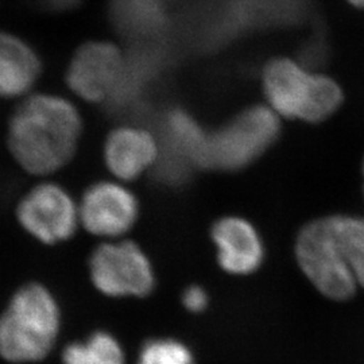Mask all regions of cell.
<instances>
[{
    "mask_svg": "<svg viewBox=\"0 0 364 364\" xmlns=\"http://www.w3.org/2000/svg\"><path fill=\"white\" fill-rule=\"evenodd\" d=\"M112 21L127 34H149L164 22L159 0H111Z\"/></svg>",
    "mask_w": 364,
    "mask_h": 364,
    "instance_id": "4fadbf2b",
    "label": "cell"
},
{
    "mask_svg": "<svg viewBox=\"0 0 364 364\" xmlns=\"http://www.w3.org/2000/svg\"><path fill=\"white\" fill-rule=\"evenodd\" d=\"M221 267L228 273L246 275L263 262V243L255 227L236 216L224 218L212 228Z\"/></svg>",
    "mask_w": 364,
    "mask_h": 364,
    "instance_id": "30bf717a",
    "label": "cell"
},
{
    "mask_svg": "<svg viewBox=\"0 0 364 364\" xmlns=\"http://www.w3.org/2000/svg\"><path fill=\"white\" fill-rule=\"evenodd\" d=\"M42 63L37 52L14 34L0 31V96L19 97L37 82Z\"/></svg>",
    "mask_w": 364,
    "mask_h": 364,
    "instance_id": "7c38bea8",
    "label": "cell"
},
{
    "mask_svg": "<svg viewBox=\"0 0 364 364\" xmlns=\"http://www.w3.org/2000/svg\"><path fill=\"white\" fill-rule=\"evenodd\" d=\"M126 63L111 42L92 41L81 45L66 70L69 88L90 103L108 102L124 77Z\"/></svg>",
    "mask_w": 364,
    "mask_h": 364,
    "instance_id": "ba28073f",
    "label": "cell"
},
{
    "mask_svg": "<svg viewBox=\"0 0 364 364\" xmlns=\"http://www.w3.org/2000/svg\"><path fill=\"white\" fill-rule=\"evenodd\" d=\"M139 364H193V356L180 341L156 338L144 344Z\"/></svg>",
    "mask_w": 364,
    "mask_h": 364,
    "instance_id": "2e32d148",
    "label": "cell"
},
{
    "mask_svg": "<svg viewBox=\"0 0 364 364\" xmlns=\"http://www.w3.org/2000/svg\"><path fill=\"white\" fill-rule=\"evenodd\" d=\"M82 227L96 236L115 239L126 234L138 218V201L117 182H97L85 192L78 207Z\"/></svg>",
    "mask_w": 364,
    "mask_h": 364,
    "instance_id": "9c48e42d",
    "label": "cell"
},
{
    "mask_svg": "<svg viewBox=\"0 0 364 364\" xmlns=\"http://www.w3.org/2000/svg\"><path fill=\"white\" fill-rule=\"evenodd\" d=\"M61 316L52 293L39 284L21 287L0 316V356L11 363H33L52 351Z\"/></svg>",
    "mask_w": 364,
    "mask_h": 364,
    "instance_id": "7a4b0ae2",
    "label": "cell"
},
{
    "mask_svg": "<svg viewBox=\"0 0 364 364\" xmlns=\"http://www.w3.org/2000/svg\"><path fill=\"white\" fill-rule=\"evenodd\" d=\"M262 81L270 108L287 119L320 123L332 117L344 99L333 78L284 57L267 63Z\"/></svg>",
    "mask_w": 364,
    "mask_h": 364,
    "instance_id": "3957f363",
    "label": "cell"
},
{
    "mask_svg": "<svg viewBox=\"0 0 364 364\" xmlns=\"http://www.w3.org/2000/svg\"><path fill=\"white\" fill-rule=\"evenodd\" d=\"M82 122L77 108L46 93L25 99L11 117L7 144L14 159L34 176L63 169L77 150Z\"/></svg>",
    "mask_w": 364,
    "mask_h": 364,
    "instance_id": "6da1fadb",
    "label": "cell"
},
{
    "mask_svg": "<svg viewBox=\"0 0 364 364\" xmlns=\"http://www.w3.org/2000/svg\"><path fill=\"white\" fill-rule=\"evenodd\" d=\"M158 142L144 129L123 126L112 131L105 141V164L123 181L138 178L158 162Z\"/></svg>",
    "mask_w": 364,
    "mask_h": 364,
    "instance_id": "8fae6325",
    "label": "cell"
},
{
    "mask_svg": "<svg viewBox=\"0 0 364 364\" xmlns=\"http://www.w3.org/2000/svg\"><path fill=\"white\" fill-rule=\"evenodd\" d=\"M64 364H124V352L112 335L96 332L84 341L69 344Z\"/></svg>",
    "mask_w": 364,
    "mask_h": 364,
    "instance_id": "5bb4252c",
    "label": "cell"
},
{
    "mask_svg": "<svg viewBox=\"0 0 364 364\" xmlns=\"http://www.w3.org/2000/svg\"><path fill=\"white\" fill-rule=\"evenodd\" d=\"M363 171H364V166H363Z\"/></svg>",
    "mask_w": 364,
    "mask_h": 364,
    "instance_id": "ffe728a7",
    "label": "cell"
},
{
    "mask_svg": "<svg viewBox=\"0 0 364 364\" xmlns=\"http://www.w3.org/2000/svg\"><path fill=\"white\" fill-rule=\"evenodd\" d=\"M93 285L109 297H144L154 287V272L144 251L132 242H107L92 254Z\"/></svg>",
    "mask_w": 364,
    "mask_h": 364,
    "instance_id": "8992f818",
    "label": "cell"
},
{
    "mask_svg": "<svg viewBox=\"0 0 364 364\" xmlns=\"http://www.w3.org/2000/svg\"><path fill=\"white\" fill-rule=\"evenodd\" d=\"M332 219L347 250L358 285L364 287V220L351 216H332Z\"/></svg>",
    "mask_w": 364,
    "mask_h": 364,
    "instance_id": "9a60e30c",
    "label": "cell"
},
{
    "mask_svg": "<svg viewBox=\"0 0 364 364\" xmlns=\"http://www.w3.org/2000/svg\"><path fill=\"white\" fill-rule=\"evenodd\" d=\"M347 1L356 9H364V0H347Z\"/></svg>",
    "mask_w": 364,
    "mask_h": 364,
    "instance_id": "d6986e66",
    "label": "cell"
},
{
    "mask_svg": "<svg viewBox=\"0 0 364 364\" xmlns=\"http://www.w3.org/2000/svg\"><path fill=\"white\" fill-rule=\"evenodd\" d=\"M39 9H43L46 11H69L77 7L81 0H30Z\"/></svg>",
    "mask_w": 364,
    "mask_h": 364,
    "instance_id": "ac0fdd59",
    "label": "cell"
},
{
    "mask_svg": "<svg viewBox=\"0 0 364 364\" xmlns=\"http://www.w3.org/2000/svg\"><path fill=\"white\" fill-rule=\"evenodd\" d=\"M182 302L191 312H203L208 305V296L204 289L200 287H191L185 290Z\"/></svg>",
    "mask_w": 364,
    "mask_h": 364,
    "instance_id": "e0dca14e",
    "label": "cell"
},
{
    "mask_svg": "<svg viewBox=\"0 0 364 364\" xmlns=\"http://www.w3.org/2000/svg\"><path fill=\"white\" fill-rule=\"evenodd\" d=\"M19 224L45 245L72 237L78 223V207L61 186L46 182L33 188L16 209Z\"/></svg>",
    "mask_w": 364,
    "mask_h": 364,
    "instance_id": "52a82bcc",
    "label": "cell"
},
{
    "mask_svg": "<svg viewBox=\"0 0 364 364\" xmlns=\"http://www.w3.org/2000/svg\"><path fill=\"white\" fill-rule=\"evenodd\" d=\"M297 259L316 289L332 299H347L358 289L351 262L332 218L308 224L297 237Z\"/></svg>",
    "mask_w": 364,
    "mask_h": 364,
    "instance_id": "277c9868",
    "label": "cell"
},
{
    "mask_svg": "<svg viewBox=\"0 0 364 364\" xmlns=\"http://www.w3.org/2000/svg\"><path fill=\"white\" fill-rule=\"evenodd\" d=\"M279 132V115L270 107H250L220 130L208 134L204 168L242 169L259 158Z\"/></svg>",
    "mask_w": 364,
    "mask_h": 364,
    "instance_id": "5b68a950",
    "label": "cell"
}]
</instances>
